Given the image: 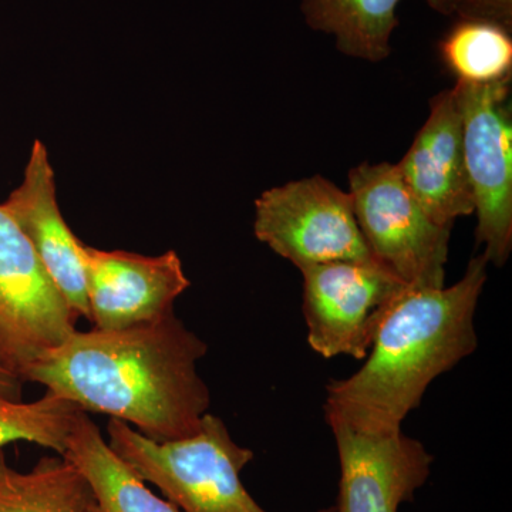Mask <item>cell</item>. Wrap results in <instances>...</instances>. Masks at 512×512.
Instances as JSON below:
<instances>
[{"instance_id":"cell-1","label":"cell","mask_w":512,"mask_h":512,"mask_svg":"<svg viewBox=\"0 0 512 512\" xmlns=\"http://www.w3.org/2000/svg\"><path fill=\"white\" fill-rule=\"evenodd\" d=\"M208 346L175 313L119 330H74L23 373L25 382L136 427L157 443L201 427L211 393L198 373Z\"/></svg>"},{"instance_id":"cell-2","label":"cell","mask_w":512,"mask_h":512,"mask_svg":"<svg viewBox=\"0 0 512 512\" xmlns=\"http://www.w3.org/2000/svg\"><path fill=\"white\" fill-rule=\"evenodd\" d=\"M488 264L487 256H476L451 286H407L377 330L365 365L326 386L325 417L363 433L402 431L433 380L476 352L474 316Z\"/></svg>"},{"instance_id":"cell-3","label":"cell","mask_w":512,"mask_h":512,"mask_svg":"<svg viewBox=\"0 0 512 512\" xmlns=\"http://www.w3.org/2000/svg\"><path fill=\"white\" fill-rule=\"evenodd\" d=\"M109 446L181 512H266L241 481L254 453L232 439L224 421L205 414L197 433L157 443L111 419Z\"/></svg>"},{"instance_id":"cell-4","label":"cell","mask_w":512,"mask_h":512,"mask_svg":"<svg viewBox=\"0 0 512 512\" xmlns=\"http://www.w3.org/2000/svg\"><path fill=\"white\" fill-rule=\"evenodd\" d=\"M349 187L357 225L376 261L406 285L444 286L451 228L431 220L397 165H357Z\"/></svg>"},{"instance_id":"cell-5","label":"cell","mask_w":512,"mask_h":512,"mask_svg":"<svg viewBox=\"0 0 512 512\" xmlns=\"http://www.w3.org/2000/svg\"><path fill=\"white\" fill-rule=\"evenodd\" d=\"M254 232L298 269L333 261L377 262L349 192L320 175L262 192L255 201Z\"/></svg>"},{"instance_id":"cell-6","label":"cell","mask_w":512,"mask_h":512,"mask_svg":"<svg viewBox=\"0 0 512 512\" xmlns=\"http://www.w3.org/2000/svg\"><path fill=\"white\" fill-rule=\"evenodd\" d=\"M302 312L320 356L366 359L377 330L407 286L379 262L303 266Z\"/></svg>"},{"instance_id":"cell-7","label":"cell","mask_w":512,"mask_h":512,"mask_svg":"<svg viewBox=\"0 0 512 512\" xmlns=\"http://www.w3.org/2000/svg\"><path fill=\"white\" fill-rule=\"evenodd\" d=\"M463 110L464 156L477 214V239L488 262L503 266L512 251L511 77L456 83Z\"/></svg>"},{"instance_id":"cell-8","label":"cell","mask_w":512,"mask_h":512,"mask_svg":"<svg viewBox=\"0 0 512 512\" xmlns=\"http://www.w3.org/2000/svg\"><path fill=\"white\" fill-rule=\"evenodd\" d=\"M77 318L0 205V355L23 379L33 363L72 335Z\"/></svg>"},{"instance_id":"cell-9","label":"cell","mask_w":512,"mask_h":512,"mask_svg":"<svg viewBox=\"0 0 512 512\" xmlns=\"http://www.w3.org/2000/svg\"><path fill=\"white\" fill-rule=\"evenodd\" d=\"M326 423L340 463L335 512H397L429 480L433 456L403 431L363 433L338 417H326Z\"/></svg>"},{"instance_id":"cell-10","label":"cell","mask_w":512,"mask_h":512,"mask_svg":"<svg viewBox=\"0 0 512 512\" xmlns=\"http://www.w3.org/2000/svg\"><path fill=\"white\" fill-rule=\"evenodd\" d=\"M80 254L94 329H126L163 318L191 285L175 251L146 256L101 251L82 241Z\"/></svg>"},{"instance_id":"cell-11","label":"cell","mask_w":512,"mask_h":512,"mask_svg":"<svg viewBox=\"0 0 512 512\" xmlns=\"http://www.w3.org/2000/svg\"><path fill=\"white\" fill-rule=\"evenodd\" d=\"M404 184L427 215L453 228L474 214V197L464 156L463 110L456 87L430 101L426 123L399 164Z\"/></svg>"},{"instance_id":"cell-12","label":"cell","mask_w":512,"mask_h":512,"mask_svg":"<svg viewBox=\"0 0 512 512\" xmlns=\"http://www.w3.org/2000/svg\"><path fill=\"white\" fill-rule=\"evenodd\" d=\"M0 205L28 238L73 312L89 320L82 239L73 234L60 212L55 173L42 141L33 143L22 183Z\"/></svg>"},{"instance_id":"cell-13","label":"cell","mask_w":512,"mask_h":512,"mask_svg":"<svg viewBox=\"0 0 512 512\" xmlns=\"http://www.w3.org/2000/svg\"><path fill=\"white\" fill-rule=\"evenodd\" d=\"M63 457L77 467L92 488L94 504L90 512H181L154 494L146 481L111 450L86 412L77 417Z\"/></svg>"},{"instance_id":"cell-14","label":"cell","mask_w":512,"mask_h":512,"mask_svg":"<svg viewBox=\"0 0 512 512\" xmlns=\"http://www.w3.org/2000/svg\"><path fill=\"white\" fill-rule=\"evenodd\" d=\"M402 0H301L309 28L335 39L339 52L366 62H382L392 53Z\"/></svg>"},{"instance_id":"cell-15","label":"cell","mask_w":512,"mask_h":512,"mask_svg":"<svg viewBox=\"0 0 512 512\" xmlns=\"http://www.w3.org/2000/svg\"><path fill=\"white\" fill-rule=\"evenodd\" d=\"M93 504L92 488L66 457H43L20 473L0 447V512H90Z\"/></svg>"},{"instance_id":"cell-16","label":"cell","mask_w":512,"mask_h":512,"mask_svg":"<svg viewBox=\"0 0 512 512\" xmlns=\"http://www.w3.org/2000/svg\"><path fill=\"white\" fill-rule=\"evenodd\" d=\"M440 52L457 82L488 84L511 77V32L495 23L458 20L441 42Z\"/></svg>"},{"instance_id":"cell-17","label":"cell","mask_w":512,"mask_h":512,"mask_svg":"<svg viewBox=\"0 0 512 512\" xmlns=\"http://www.w3.org/2000/svg\"><path fill=\"white\" fill-rule=\"evenodd\" d=\"M82 412L76 404L47 392L30 403L0 397V447L28 441L63 456Z\"/></svg>"},{"instance_id":"cell-18","label":"cell","mask_w":512,"mask_h":512,"mask_svg":"<svg viewBox=\"0 0 512 512\" xmlns=\"http://www.w3.org/2000/svg\"><path fill=\"white\" fill-rule=\"evenodd\" d=\"M458 19L483 20L503 28L512 29V0H460Z\"/></svg>"},{"instance_id":"cell-19","label":"cell","mask_w":512,"mask_h":512,"mask_svg":"<svg viewBox=\"0 0 512 512\" xmlns=\"http://www.w3.org/2000/svg\"><path fill=\"white\" fill-rule=\"evenodd\" d=\"M22 377L0 355V397L8 400H22Z\"/></svg>"},{"instance_id":"cell-20","label":"cell","mask_w":512,"mask_h":512,"mask_svg":"<svg viewBox=\"0 0 512 512\" xmlns=\"http://www.w3.org/2000/svg\"><path fill=\"white\" fill-rule=\"evenodd\" d=\"M431 9L441 13V15H454L460 0H424Z\"/></svg>"},{"instance_id":"cell-21","label":"cell","mask_w":512,"mask_h":512,"mask_svg":"<svg viewBox=\"0 0 512 512\" xmlns=\"http://www.w3.org/2000/svg\"><path fill=\"white\" fill-rule=\"evenodd\" d=\"M318 512H335V508L329 507V508H325V510H320Z\"/></svg>"}]
</instances>
